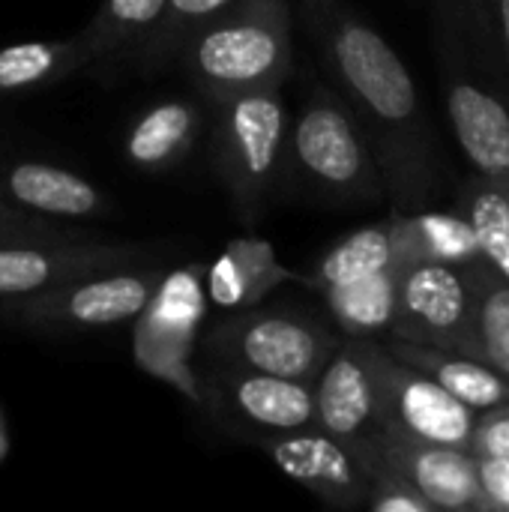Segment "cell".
<instances>
[{
	"instance_id": "cell-1",
	"label": "cell",
	"mask_w": 509,
	"mask_h": 512,
	"mask_svg": "<svg viewBox=\"0 0 509 512\" xmlns=\"http://www.w3.org/2000/svg\"><path fill=\"white\" fill-rule=\"evenodd\" d=\"M324 81L354 114L387 183L393 210H420L441 189L444 153L399 51L345 0H300Z\"/></svg>"
},
{
	"instance_id": "cell-2",
	"label": "cell",
	"mask_w": 509,
	"mask_h": 512,
	"mask_svg": "<svg viewBox=\"0 0 509 512\" xmlns=\"http://www.w3.org/2000/svg\"><path fill=\"white\" fill-rule=\"evenodd\" d=\"M432 45L447 120L462 156L474 174L509 177V81L492 21L483 18L468 27L432 21Z\"/></svg>"
},
{
	"instance_id": "cell-3",
	"label": "cell",
	"mask_w": 509,
	"mask_h": 512,
	"mask_svg": "<svg viewBox=\"0 0 509 512\" xmlns=\"http://www.w3.org/2000/svg\"><path fill=\"white\" fill-rule=\"evenodd\" d=\"M333 207L387 201L378 159L348 105L324 81L312 84L294 123H288L282 180Z\"/></svg>"
},
{
	"instance_id": "cell-4",
	"label": "cell",
	"mask_w": 509,
	"mask_h": 512,
	"mask_svg": "<svg viewBox=\"0 0 509 512\" xmlns=\"http://www.w3.org/2000/svg\"><path fill=\"white\" fill-rule=\"evenodd\" d=\"M207 99L282 87L294 66L288 0H237L186 39L177 60Z\"/></svg>"
},
{
	"instance_id": "cell-5",
	"label": "cell",
	"mask_w": 509,
	"mask_h": 512,
	"mask_svg": "<svg viewBox=\"0 0 509 512\" xmlns=\"http://www.w3.org/2000/svg\"><path fill=\"white\" fill-rule=\"evenodd\" d=\"M207 102L216 111L213 159L219 180L240 219L255 222L282 180L291 123L282 87L243 90Z\"/></svg>"
},
{
	"instance_id": "cell-6",
	"label": "cell",
	"mask_w": 509,
	"mask_h": 512,
	"mask_svg": "<svg viewBox=\"0 0 509 512\" xmlns=\"http://www.w3.org/2000/svg\"><path fill=\"white\" fill-rule=\"evenodd\" d=\"M339 342L342 333L315 312L297 306H252L210 324L201 339V354L207 363L312 384Z\"/></svg>"
},
{
	"instance_id": "cell-7",
	"label": "cell",
	"mask_w": 509,
	"mask_h": 512,
	"mask_svg": "<svg viewBox=\"0 0 509 512\" xmlns=\"http://www.w3.org/2000/svg\"><path fill=\"white\" fill-rule=\"evenodd\" d=\"M165 270L162 261H150L90 273L33 297L6 300L0 303V318L39 333H87L132 324Z\"/></svg>"
},
{
	"instance_id": "cell-8",
	"label": "cell",
	"mask_w": 509,
	"mask_h": 512,
	"mask_svg": "<svg viewBox=\"0 0 509 512\" xmlns=\"http://www.w3.org/2000/svg\"><path fill=\"white\" fill-rule=\"evenodd\" d=\"M204 267H168L153 297L132 321V354L144 375L174 387L189 402H201L195 348L207 318Z\"/></svg>"
},
{
	"instance_id": "cell-9",
	"label": "cell",
	"mask_w": 509,
	"mask_h": 512,
	"mask_svg": "<svg viewBox=\"0 0 509 512\" xmlns=\"http://www.w3.org/2000/svg\"><path fill=\"white\" fill-rule=\"evenodd\" d=\"M201 402L240 441L315 426L312 384L267 372L204 363L198 372Z\"/></svg>"
},
{
	"instance_id": "cell-10",
	"label": "cell",
	"mask_w": 509,
	"mask_h": 512,
	"mask_svg": "<svg viewBox=\"0 0 509 512\" xmlns=\"http://www.w3.org/2000/svg\"><path fill=\"white\" fill-rule=\"evenodd\" d=\"M378 375V429L408 441L471 450L480 414L420 369L402 363L381 339L372 348Z\"/></svg>"
},
{
	"instance_id": "cell-11",
	"label": "cell",
	"mask_w": 509,
	"mask_h": 512,
	"mask_svg": "<svg viewBox=\"0 0 509 512\" xmlns=\"http://www.w3.org/2000/svg\"><path fill=\"white\" fill-rule=\"evenodd\" d=\"M150 243H111L81 234L0 243V303L51 291L63 282L132 264L162 261Z\"/></svg>"
},
{
	"instance_id": "cell-12",
	"label": "cell",
	"mask_w": 509,
	"mask_h": 512,
	"mask_svg": "<svg viewBox=\"0 0 509 512\" xmlns=\"http://www.w3.org/2000/svg\"><path fill=\"white\" fill-rule=\"evenodd\" d=\"M393 339L471 354L474 282L456 264H405L399 273Z\"/></svg>"
},
{
	"instance_id": "cell-13",
	"label": "cell",
	"mask_w": 509,
	"mask_h": 512,
	"mask_svg": "<svg viewBox=\"0 0 509 512\" xmlns=\"http://www.w3.org/2000/svg\"><path fill=\"white\" fill-rule=\"evenodd\" d=\"M264 456L273 459V465L291 477L297 486H303L309 495L324 501L333 510H360L366 507L369 483L363 474V465L357 462L354 450L327 435L318 426L267 435L249 441Z\"/></svg>"
},
{
	"instance_id": "cell-14",
	"label": "cell",
	"mask_w": 509,
	"mask_h": 512,
	"mask_svg": "<svg viewBox=\"0 0 509 512\" xmlns=\"http://www.w3.org/2000/svg\"><path fill=\"white\" fill-rule=\"evenodd\" d=\"M372 348L375 339L342 336L339 348L312 381L315 426L345 444L378 429V375Z\"/></svg>"
},
{
	"instance_id": "cell-15",
	"label": "cell",
	"mask_w": 509,
	"mask_h": 512,
	"mask_svg": "<svg viewBox=\"0 0 509 512\" xmlns=\"http://www.w3.org/2000/svg\"><path fill=\"white\" fill-rule=\"evenodd\" d=\"M369 438L435 512H483L480 459L471 450L420 444L384 429H372Z\"/></svg>"
},
{
	"instance_id": "cell-16",
	"label": "cell",
	"mask_w": 509,
	"mask_h": 512,
	"mask_svg": "<svg viewBox=\"0 0 509 512\" xmlns=\"http://www.w3.org/2000/svg\"><path fill=\"white\" fill-rule=\"evenodd\" d=\"M291 282L309 288V276L285 267L276 255V246L261 237L231 240L219 252V258L204 267L207 303H213L222 312L261 306L273 291Z\"/></svg>"
},
{
	"instance_id": "cell-17",
	"label": "cell",
	"mask_w": 509,
	"mask_h": 512,
	"mask_svg": "<svg viewBox=\"0 0 509 512\" xmlns=\"http://www.w3.org/2000/svg\"><path fill=\"white\" fill-rule=\"evenodd\" d=\"M0 201L45 219H93L111 210L108 195L78 171L51 162H0Z\"/></svg>"
},
{
	"instance_id": "cell-18",
	"label": "cell",
	"mask_w": 509,
	"mask_h": 512,
	"mask_svg": "<svg viewBox=\"0 0 509 512\" xmlns=\"http://www.w3.org/2000/svg\"><path fill=\"white\" fill-rule=\"evenodd\" d=\"M393 243L399 264H456L483 258L480 237L468 216L453 210H393Z\"/></svg>"
},
{
	"instance_id": "cell-19",
	"label": "cell",
	"mask_w": 509,
	"mask_h": 512,
	"mask_svg": "<svg viewBox=\"0 0 509 512\" xmlns=\"http://www.w3.org/2000/svg\"><path fill=\"white\" fill-rule=\"evenodd\" d=\"M204 129L201 105L189 99H162L141 111L126 129L123 156L138 171H168L189 156Z\"/></svg>"
},
{
	"instance_id": "cell-20",
	"label": "cell",
	"mask_w": 509,
	"mask_h": 512,
	"mask_svg": "<svg viewBox=\"0 0 509 512\" xmlns=\"http://www.w3.org/2000/svg\"><path fill=\"white\" fill-rule=\"evenodd\" d=\"M381 342L408 366L420 369L432 381H438L447 393H453L459 402L474 408L477 414L492 411L509 402V381L480 357L462 354V351H444L429 345L402 342L393 336H381Z\"/></svg>"
},
{
	"instance_id": "cell-21",
	"label": "cell",
	"mask_w": 509,
	"mask_h": 512,
	"mask_svg": "<svg viewBox=\"0 0 509 512\" xmlns=\"http://www.w3.org/2000/svg\"><path fill=\"white\" fill-rule=\"evenodd\" d=\"M402 267L381 270L345 285H330L318 291L324 297L330 324L348 339H381L396 321Z\"/></svg>"
},
{
	"instance_id": "cell-22",
	"label": "cell",
	"mask_w": 509,
	"mask_h": 512,
	"mask_svg": "<svg viewBox=\"0 0 509 512\" xmlns=\"http://www.w3.org/2000/svg\"><path fill=\"white\" fill-rule=\"evenodd\" d=\"M96 60V51L78 30L66 39L15 42L0 48V93H21L63 81Z\"/></svg>"
},
{
	"instance_id": "cell-23",
	"label": "cell",
	"mask_w": 509,
	"mask_h": 512,
	"mask_svg": "<svg viewBox=\"0 0 509 512\" xmlns=\"http://www.w3.org/2000/svg\"><path fill=\"white\" fill-rule=\"evenodd\" d=\"M393 267H402V264H399L396 243H393V222L387 216L342 237L336 246H330L321 255L315 270L306 276H309V288L318 294L330 285H345V282H354L381 270H393Z\"/></svg>"
},
{
	"instance_id": "cell-24",
	"label": "cell",
	"mask_w": 509,
	"mask_h": 512,
	"mask_svg": "<svg viewBox=\"0 0 509 512\" xmlns=\"http://www.w3.org/2000/svg\"><path fill=\"white\" fill-rule=\"evenodd\" d=\"M456 210L474 225L483 258L509 282V177L468 174L456 189Z\"/></svg>"
},
{
	"instance_id": "cell-25",
	"label": "cell",
	"mask_w": 509,
	"mask_h": 512,
	"mask_svg": "<svg viewBox=\"0 0 509 512\" xmlns=\"http://www.w3.org/2000/svg\"><path fill=\"white\" fill-rule=\"evenodd\" d=\"M474 282V342L471 357L495 366L509 381V282L486 261L468 264Z\"/></svg>"
},
{
	"instance_id": "cell-26",
	"label": "cell",
	"mask_w": 509,
	"mask_h": 512,
	"mask_svg": "<svg viewBox=\"0 0 509 512\" xmlns=\"http://www.w3.org/2000/svg\"><path fill=\"white\" fill-rule=\"evenodd\" d=\"M237 0H165L159 21L153 30L135 45L138 66L144 72L165 69L177 60L180 48L189 36H195L204 24H210L216 15L231 9Z\"/></svg>"
},
{
	"instance_id": "cell-27",
	"label": "cell",
	"mask_w": 509,
	"mask_h": 512,
	"mask_svg": "<svg viewBox=\"0 0 509 512\" xmlns=\"http://www.w3.org/2000/svg\"><path fill=\"white\" fill-rule=\"evenodd\" d=\"M162 6L165 0H102L81 33L99 60L117 48H135L159 21Z\"/></svg>"
},
{
	"instance_id": "cell-28",
	"label": "cell",
	"mask_w": 509,
	"mask_h": 512,
	"mask_svg": "<svg viewBox=\"0 0 509 512\" xmlns=\"http://www.w3.org/2000/svg\"><path fill=\"white\" fill-rule=\"evenodd\" d=\"M81 234L75 228L60 225L57 219H45L27 210H18L6 201H0V243H18V240H45V237H69Z\"/></svg>"
},
{
	"instance_id": "cell-29",
	"label": "cell",
	"mask_w": 509,
	"mask_h": 512,
	"mask_svg": "<svg viewBox=\"0 0 509 512\" xmlns=\"http://www.w3.org/2000/svg\"><path fill=\"white\" fill-rule=\"evenodd\" d=\"M471 453L477 459H509V402L480 414Z\"/></svg>"
},
{
	"instance_id": "cell-30",
	"label": "cell",
	"mask_w": 509,
	"mask_h": 512,
	"mask_svg": "<svg viewBox=\"0 0 509 512\" xmlns=\"http://www.w3.org/2000/svg\"><path fill=\"white\" fill-rule=\"evenodd\" d=\"M483 512H509V459H480Z\"/></svg>"
},
{
	"instance_id": "cell-31",
	"label": "cell",
	"mask_w": 509,
	"mask_h": 512,
	"mask_svg": "<svg viewBox=\"0 0 509 512\" xmlns=\"http://www.w3.org/2000/svg\"><path fill=\"white\" fill-rule=\"evenodd\" d=\"M429 12H432V21H447V24H459V27L489 18L486 0H432Z\"/></svg>"
},
{
	"instance_id": "cell-32",
	"label": "cell",
	"mask_w": 509,
	"mask_h": 512,
	"mask_svg": "<svg viewBox=\"0 0 509 512\" xmlns=\"http://www.w3.org/2000/svg\"><path fill=\"white\" fill-rule=\"evenodd\" d=\"M489 21H492V39L501 57V66L507 72L509 81V0H486Z\"/></svg>"
},
{
	"instance_id": "cell-33",
	"label": "cell",
	"mask_w": 509,
	"mask_h": 512,
	"mask_svg": "<svg viewBox=\"0 0 509 512\" xmlns=\"http://www.w3.org/2000/svg\"><path fill=\"white\" fill-rule=\"evenodd\" d=\"M6 456V426H3V414H0V462Z\"/></svg>"
}]
</instances>
